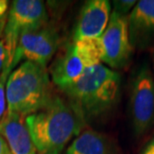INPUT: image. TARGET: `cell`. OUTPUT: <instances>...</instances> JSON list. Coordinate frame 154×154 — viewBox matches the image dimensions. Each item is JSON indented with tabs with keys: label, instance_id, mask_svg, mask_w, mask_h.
<instances>
[{
	"label": "cell",
	"instance_id": "cell-1",
	"mask_svg": "<svg viewBox=\"0 0 154 154\" xmlns=\"http://www.w3.org/2000/svg\"><path fill=\"white\" fill-rule=\"evenodd\" d=\"M119 88V73L99 63L61 90L68 97L69 105L81 123L113 108L118 100Z\"/></svg>",
	"mask_w": 154,
	"mask_h": 154
},
{
	"label": "cell",
	"instance_id": "cell-2",
	"mask_svg": "<svg viewBox=\"0 0 154 154\" xmlns=\"http://www.w3.org/2000/svg\"><path fill=\"white\" fill-rule=\"evenodd\" d=\"M25 123L40 154H61L73 135L81 129L69 103L54 94L41 110L25 117Z\"/></svg>",
	"mask_w": 154,
	"mask_h": 154
},
{
	"label": "cell",
	"instance_id": "cell-3",
	"mask_svg": "<svg viewBox=\"0 0 154 154\" xmlns=\"http://www.w3.org/2000/svg\"><path fill=\"white\" fill-rule=\"evenodd\" d=\"M47 67L24 61L12 70L6 83L7 111L27 117L41 110L53 96Z\"/></svg>",
	"mask_w": 154,
	"mask_h": 154
},
{
	"label": "cell",
	"instance_id": "cell-4",
	"mask_svg": "<svg viewBox=\"0 0 154 154\" xmlns=\"http://www.w3.org/2000/svg\"><path fill=\"white\" fill-rule=\"evenodd\" d=\"M103 49L100 38L73 40L50 67L52 82L63 89L72 84L90 67L102 63Z\"/></svg>",
	"mask_w": 154,
	"mask_h": 154
},
{
	"label": "cell",
	"instance_id": "cell-5",
	"mask_svg": "<svg viewBox=\"0 0 154 154\" xmlns=\"http://www.w3.org/2000/svg\"><path fill=\"white\" fill-rule=\"evenodd\" d=\"M48 16L45 5L39 0H15L7 14L3 32L5 61L1 75L9 76L13 70L20 34L27 29H36L47 25Z\"/></svg>",
	"mask_w": 154,
	"mask_h": 154
},
{
	"label": "cell",
	"instance_id": "cell-6",
	"mask_svg": "<svg viewBox=\"0 0 154 154\" xmlns=\"http://www.w3.org/2000/svg\"><path fill=\"white\" fill-rule=\"evenodd\" d=\"M130 113L134 132L142 135L154 123V76L147 64L135 74L131 85Z\"/></svg>",
	"mask_w": 154,
	"mask_h": 154
},
{
	"label": "cell",
	"instance_id": "cell-7",
	"mask_svg": "<svg viewBox=\"0 0 154 154\" xmlns=\"http://www.w3.org/2000/svg\"><path fill=\"white\" fill-rule=\"evenodd\" d=\"M59 45V36L56 30L48 25L36 29H27L20 34L13 70L20 60L34 62L47 67Z\"/></svg>",
	"mask_w": 154,
	"mask_h": 154
},
{
	"label": "cell",
	"instance_id": "cell-8",
	"mask_svg": "<svg viewBox=\"0 0 154 154\" xmlns=\"http://www.w3.org/2000/svg\"><path fill=\"white\" fill-rule=\"evenodd\" d=\"M100 41L103 49L102 63H105L109 68L124 67L133 49L129 41L127 16L112 11Z\"/></svg>",
	"mask_w": 154,
	"mask_h": 154
},
{
	"label": "cell",
	"instance_id": "cell-9",
	"mask_svg": "<svg viewBox=\"0 0 154 154\" xmlns=\"http://www.w3.org/2000/svg\"><path fill=\"white\" fill-rule=\"evenodd\" d=\"M111 4L107 0H89L80 10L75 25L73 40L100 38L108 25Z\"/></svg>",
	"mask_w": 154,
	"mask_h": 154
},
{
	"label": "cell",
	"instance_id": "cell-10",
	"mask_svg": "<svg viewBox=\"0 0 154 154\" xmlns=\"http://www.w3.org/2000/svg\"><path fill=\"white\" fill-rule=\"evenodd\" d=\"M127 23L132 48L146 45L154 34V0L137 1L128 14Z\"/></svg>",
	"mask_w": 154,
	"mask_h": 154
},
{
	"label": "cell",
	"instance_id": "cell-11",
	"mask_svg": "<svg viewBox=\"0 0 154 154\" xmlns=\"http://www.w3.org/2000/svg\"><path fill=\"white\" fill-rule=\"evenodd\" d=\"M0 134L7 141L12 154L37 153L24 117L6 110L0 121Z\"/></svg>",
	"mask_w": 154,
	"mask_h": 154
},
{
	"label": "cell",
	"instance_id": "cell-12",
	"mask_svg": "<svg viewBox=\"0 0 154 154\" xmlns=\"http://www.w3.org/2000/svg\"><path fill=\"white\" fill-rule=\"evenodd\" d=\"M65 154H113V151L103 134L87 129L72 141Z\"/></svg>",
	"mask_w": 154,
	"mask_h": 154
},
{
	"label": "cell",
	"instance_id": "cell-13",
	"mask_svg": "<svg viewBox=\"0 0 154 154\" xmlns=\"http://www.w3.org/2000/svg\"><path fill=\"white\" fill-rule=\"evenodd\" d=\"M137 1L135 0H116L113 1V11L123 16H128Z\"/></svg>",
	"mask_w": 154,
	"mask_h": 154
},
{
	"label": "cell",
	"instance_id": "cell-14",
	"mask_svg": "<svg viewBox=\"0 0 154 154\" xmlns=\"http://www.w3.org/2000/svg\"><path fill=\"white\" fill-rule=\"evenodd\" d=\"M7 76L0 75V121L6 112V83H7Z\"/></svg>",
	"mask_w": 154,
	"mask_h": 154
},
{
	"label": "cell",
	"instance_id": "cell-15",
	"mask_svg": "<svg viewBox=\"0 0 154 154\" xmlns=\"http://www.w3.org/2000/svg\"><path fill=\"white\" fill-rule=\"evenodd\" d=\"M7 20V16L4 19L0 20V75L2 73L3 66H4L5 61V50H4V40H3V32H4V27Z\"/></svg>",
	"mask_w": 154,
	"mask_h": 154
},
{
	"label": "cell",
	"instance_id": "cell-16",
	"mask_svg": "<svg viewBox=\"0 0 154 154\" xmlns=\"http://www.w3.org/2000/svg\"><path fill=\"white\" fill-rule=\"evenodd\" d=\"M0 154H12L7 141L1 134H0Z\"/></svg>",
	"mask_w": 154,
	"mask_h": 154
},
{
	"label": "cell",
	"instance_id": "cell-17",
	"mask_svg": "<svg viewBox=\"0 0 154 154\" xmlns=\"http://www.w3.org/2000/svg\"><path fill=\"white\" fill-rule=\"evenodd\" d=\"M8 8H9V2L7 0H0V20L4 19L7 16Z\"/></svg>",
	"mask_w": 154,
	"mask_h": 154
},
{
	"label": "cell",
	"instance_id": "cell-18",
	"mask_svg": "<svg viewBox=\"0 0 154 154\" xmlns=\"http://www.w3.org/2000/svg\"><path fill=\"white\" fill-rule=\"evenodd\" d=\"M141 154H154V138L150 141L148 145L143 149Z\"/></svg>",
	"mask_w": 154,
	"mask_h": 154
}]
</instances>
